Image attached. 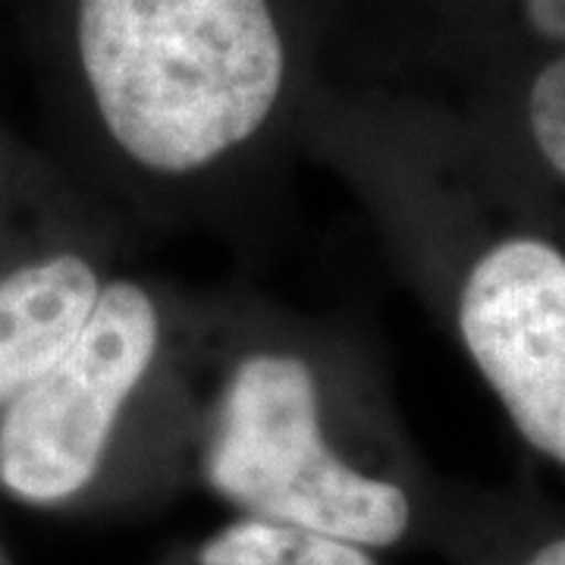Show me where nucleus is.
Wrapping results in <instances>:
<instances>
[{
	"label": "nucleus",
	"instance_id": "8",
	"mask_svg": "<svg viewBox=\"0 0 565 565\" xmlns=\"http://www.w3.org/2000/svg\"><path fill=\"white\" fill-rule=\"evenodd\" d=\"M525 17L537 35L565 44V0H525Z\"/></svg>",
	"mask_w": 565,
	"mask_h": 565
},
{
	"label": "nucleus",
	"instance_id": "7",
	"mask_svg": "<svg viewBox=\"0 0 565 565\" xmlns=\"http://www.w3.org/2000/svg\"><path fill=\"white\" fill-rule=\"evenodd\" d=\"M527 126L544 161L565 180V54L546 63L531 85Z\"/></svg>",
	"mask_w": 565,
	"mask_h": 565
},
{
	"label": "nucleus",
	"instance_id": "6",
	"mask_svg": "<svg viewBox=\"0 0 565 565\" xmlns=\"http://www.w3.org/2000/svg\"><path fill=\"white\" fill-rule=\"evenodd\" d=\"M202 565H377L359 544L264 519L233 522L199 550Z\"/></svg>",
	"mask_w": 565,
	"mask_h": 565
},
{
	"label": "nucleus",
	"instance_id": "1",
	"mask_svg": "<svg viewBox=\"0 0 565 565\" xmlns=\"http://www.w3.org/2000/svg\"><path fill=\"white\" fill-rule=\"evenodd\" d=\"M79 57L110 139L154 173H192L262 129L286 54L267 0H79Z\"/></svg>",
	"mask_w": 565,
	"mask_h": 565
},
{
	"label": "nucleus",
	"instance_id": "10",
	"mask_svg": "<svg viewBox=\"0 0 565 565\" xmlns=\"http://www.w3.org/2000/svg\"><path fill=\"white\" fill-rule=\"evenodd\" d=\"M0 565H3V559H0Z\"/></svg>",
	"mask_w": 565,
	"mask_h": 565
},
{
	"label": "nucleus",
	"instance_id": "3",
	"mask_svg": "<svg viewBox=\"0 0 565 565\" xmlns=\"http://www.w3.org/2000/svg\"><path fill=\"white\" fill-rule=\"evenodd\" d=\"M158 343L154 299L132 280L104 282L61 359L0 408V484L32 505L63 503L88 487Z\"/></svg>",
	"mask_w": 565,
	"mask_h": 565
},
{
	"label": "nucleus",
	"instance_id": "9",
	"mask_svg": "<svg viewBox=\"0 0 565 565\" xmlns=\"http://www.w3.org/2000/svg\"><path fill=\"white\" fill-rule=\"evenodd\" d=\"M527 565H565V537L563 541H553V544L541 546Z\"/></svg>",
	"mask_w": 565,
	"mask_h": 565
},
{
	"label": "nucleus",
	"instance_id": "4",
	"mask_svg": "<svg viewBox=\"0 0 565 565\" xmlns=\"http://www.w3.org/2000/svg\"><path fill=\"white\" fill-rule=\"evenodd\" d=\"M465 349L527 444L565 465V255L544 239L497 243L459 299Z\"/></svg>",
	"mask_w": 565,
	"mask_h": 565
},
{
	"label": "nucleus",
	"instance_id": "5",
	"mask_svg": "<svg viewBox=\"0 0 565 565\" xmlns=\"http://www.w3.org/2000/svg\"><path fill=\"white\" fill-rule=\"evenodd\" d=\"M102 286L98 270L76 252L20 264L0 277V408L61 359Z\"/></svg>",
	"mask_w": 565,
	"mask_h": 565
},
{
	"label": "nucleus",
	"instance_id": "2",
	"mask_svg": "<svg viewBox=\"0 0 565 565\" xmlns=\"http://www.w3.org/2000/svg\"><path fill=\"white\" fill-rule=\"evenodd\" d=\"M204 478L252 519L359 546L396 544L412 505L403 487L345 465L327 444L311 364L255 352L233 367L204 444Z\"/></svg>",
	"mask_w": 565,
	"mask_h": 565
}]
</instances>
